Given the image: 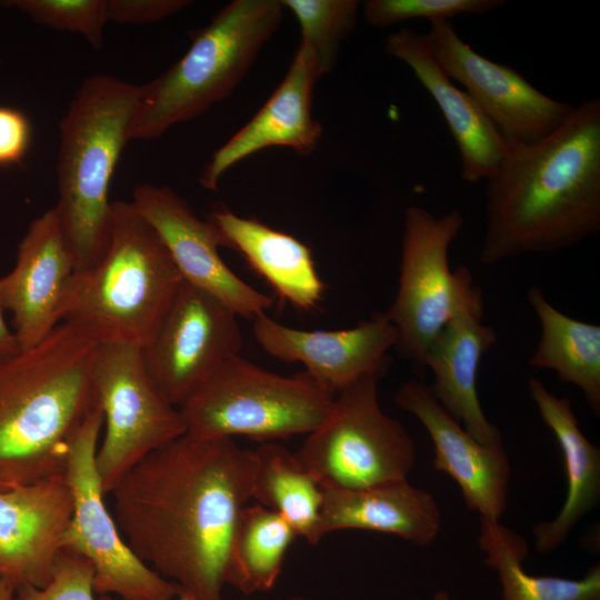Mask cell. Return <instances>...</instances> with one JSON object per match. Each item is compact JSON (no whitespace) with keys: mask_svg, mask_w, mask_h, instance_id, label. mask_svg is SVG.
Instances as JSON below:
<instances>
[{"mask_svg":"<svg viewBox=\"0 0 600 600\" xmlns=\"http://www.w3.org/2000/svg\"><path fill=\"white\" fill-rule=\"evenodd\" d=\"M506 4L504 0H367L366 21L386 28L411 19L429 22L449 20L461 14H484Z\"/></svg>","mask_w":600,"mask_h":600,"instance_id":"obj_31","label":"cell"},{"mask_svg":"<svg viewBox=\"0 0 600 600\" xmlns=\"http://www.w3.org/2000/svg\"><path fill=\"white\" fill-rule=\"evenodd\" d=\"M432 600H452V599L446 591L439 590L434 593Z\"/></svg>","mask_w":600,"mask_h":600,"instance_id":"obj_38","label":"cell"},{"mask_svg":"<svg viewBox=\"0 0 600 600\" xmlns=\"http://www.w3.org/2000/svg\"><path fill=\"white\" fill-rule=\"evenodd\" d=\"M242 347L238 316L212 294L182 281L143 363L163 396L180 408Z\"/></svg>","mask_w":600,"mask_h":600,"instance_id":"obj_12","label":"cell"},{"mask_svg":"<svg viewBox=\"0 0 600 600\" xmlns=\"http://www.w3.org/2000/svg\"><path fill=\"white\" fill-rule=\"evenodd\" d=\"M254 450L184 433L117 483L114 519L131 551L198 600H222L229 541L251 499Z\"/></svg>","mask_w":600,"mask_h":600,"instance_id":"obj_1","label":"cell"},{"mask_svg":"<svg viewBox=\"0 0 600 600\" xmlns=\"http://www.w3.org/2000/svg\"><path fill=\"white\" fill-rule=\"evenodd\" d=\"M102 426L103 416L96 403L70 441L64 477L73 510L63 550L89 561L96 594H116L122 600H172L181 589L131 551L104 502L96 466Z\"/></svg>","mask_w":600,"mask_h":600,"instance_id":"obj_10","label":"cell"},{"mask_svg":"<svg viewBox=\"0 0 600 600\" xmlns=\"http://www.w3.org/2000/svg\"><path fill=\"white\" fill-rule=\"evenodd\" d=\"M384 50L412 70L439 107L459 151L461 178L469 183L489 179L508 147L471 97L453 84L423 34L403 27L388 36Z\"/></svg>","mask_w":600,"mask_h":600,"instance_id":"obj_20","label":"cell"},{"mask_svg":"<svg viewBox=\"0 0 600 600\" xmlns=\"http://www.w3.org/2000/svg\"><path fill=\"white\" fill-rule=\"evenodd\" d=\"M20 347L12 329L4 320V311L0 304V360L19 353Z\"/></svg>","mask_w":600,"mask_h":600,"instance_id":"obj_35","label":"cell"},{"mask_svg":"<svg viewBox=\"0 0 600 600\" xmlns=\"http://www.w3.org/2000/svg\"><path fill=\"white\" fill-rule=\"evenodd\" d=\"M463 224L459 210L439 217L416 204L404 210L398 289L384 313L397 331L394 349L418 369L451 318L463 309L483 310L470 270L449 267V247Z\"/></svg>","mask_w":600,"mask_h":600,"instance_id":"obj_8","label":"cell"},{"mask_svg":"<svg viewBox=\"0 0 600 600\" xmlns=\"http://www.w3.org/2000/svg\"><path fill=\"white\" fill-rule=\"evenodd\" d=\"M281 0H233L194 32L187 52L139 86L130 140L159 138L228 98L279 28Z\"/></svg>","mask_w":600,"mask_h":600,"instance_id":"obj_6","label":"cell"},{"mask_svg":"<svg viewBox=\"0 0 600 600\" xmlns=\"http://www.w3.org/2000/svg\"><path fill=\"white\" fill-rule=\"evenodd\" d=\"M423 38L444 72L466 88L507 146L543 139L576 108L541 92L516 69L478 53L449 20L430 22Z\"/></svg>","mask_w":600,"mask_h":600,"instance_id":"obj_13","label":"cell"},{"mask_svg":"<svg viewBox=\"0 0 600 600\" xmlns=\"http://www.w3.org/2000/svg\"><path fill=\"white\" fill-rule=\"evenodd\" d=\"M111 232L99 262L73 271L59 321L102 344L147 347L183 281L163 241L132 202L111 203Z\"/></svg>","mask_w":600,"mask_h":600,"instance_id":"obj_4","label":"cell"},{"mask_svg":"<svg viewBox=\"0 0 600 600\" xmlns=\"http://www.w3.org/2000/svg\"><path fill=\"white\" fill-rule=\"evenodd\" d=\"M333 399L306 371L280 376L237 354L179 409L186 433L194 438L269 441L309 434L326 420Z\"/></svg>","mask_w":600,"mask_h":600,"instance_id":"obj_7","label":"cell"},{"mask_svg":"<svg viewBox=\"0 0 600 600\" xmlns=\"http://www.w3.org/2000/svg\"><path fill=\"white\" fill-rule=\"evenodd\" d=\"M93 570L89 561L62 550L49 583L42 588L22 586L13 600H96Z\"/></svg>","mask_w":600,"mask_h":600,"instance_id":"obj_32","label":"cell"},{"mask_svg":"<svg viewBox=\"0 0 600 600\" xmlns=\"http://www.w3.org/2000/svg\"><path fill=\"white\" fill-rule=\"evenodd\" d=\"M396 403L429 433L433 467L459 486L467 506L481 519L499 521L507 507L510 463L502 444L476 440L433 397L429 384L411 379L396 392Z\"/></svg>","mask_w":600,"mask_h":600,"instance_id":"obj_17","label":"cell"},{"mask_svg":"<svg viewBox=\"0 0 600 600\" xmlns=\"http://www.w3.org/2000/svg\"><path fill=\"white\" fill-rule=\"evenodd\" d=\"M486 180L484 264L574 247L600 231V100L550 134L507 146Z\"/></svg>","mask_w":600,"mask_h":600,"instance_id":"obj_2","label":"cell"},{"mask_svg":"<svg viewBox=\"0 0 600 600\" xmlns=\"http://www.w3.org/2000/svg\"><path fill=\"white\" fill-rule=\"evenodd\" d=\"M381 376L367 374L337 393L326 420L296 452L321 488L361 489L408 480L417 459L414 442L400 421L382 411Z\"/></svg>","mask_w":600,"mask_h":600,"instance_id":"obj_9","label":"cell"},{"mask_svg":"<svg viewBox=\"0 0 600 600\" xmlns=\"http://www.w3.org/2000/svg\"><path fill=\"white\" fill-rule=\"evenodd\" d=\"M252 320L253 337L268 354L302 363L304 371L333 396L367 374H383L388 352L397 342L396 328L384 312H374L341 330L296 329L266 312Z\"/></svg>","mask_w":600,"mask_h":600,"instance_id":"obj_15","label":"cell"},{"mask_svg":"<svg viewBox=\"0 0 600 600\" xmlns=\"http://www.w3.org/2000/svg\"><path fill=\"white\" fill-rule=\"evenodd\" d=\"M482 317V309H463L451 318L432 341L424 368L432 372L430 390L447 412L479 442L501 444V433L487 419L477 393L481 359L498 339Z\"/></svg>","mask_w":600,"mask_h":600,"instance_id":"obj_21","label":"cell"},{"mask_svg":"<svg viewBox=\"0 0 600 600\" xmlns=\"http://www.w3.org/2000/svg\"><path fill=\"white\" fill-rule=\"evenodd\" d=\"M528 389L542 421L553 432L562 452L567 477V496L558 516L532 527L538 552L559 547L574 524L600 497V450L579 428L569 398H558L537 378H530Z\"/></svg>","mask_w":600,"mask_h":600,"instance_id":"obj_24","label":"cell"},{"mask_svg":"<svg viewBox=\"0 0 600 600\" xmlns=\"http://www.w3.org/2000/svg\"><path fill=\"white\" fill-rule=\"evenodd\" d=\"M72 510L64 474L0 492V576L16 589L47 586Z\"/></svg>","mask_w":600,"mask_h":600,"instance_id":"obj_16","label":"cell"},{"mask_svg":"<svg viewBox=\"0 0 600 600\" xmlns=\"http://www.w3.org/2000/svg\"><path fill=\"white\" fill-rule=\"evenodd\" d=\"M479 547L498 574L503 600H600V567L580 579L532 576L522 567L526 541L499 521L481 519Z\"/></svg>","mask_w":600,"mask_h":600,"instance_id":"obj_28","label":"cell"},{"mask_svg":"<svg viewBox=\"0 0 600 600\" xmlns=\"http://www.w3.org/2000/svg\"><path fill=\"white\" fill-rule=\"evenodd\" d=\"M189 0H107L108 19L121 24H146L189 7Z\"/></svg>","mask_w":600,"mask_h":600,"instance_id":"obj_33","label":"cell"},{"mask_svg":"<svg viewBox=\"0 0 600 600\" xmlns=\"http://www.w3.org/2000/svg\"><path fill=\"white\" fill-rule=\"evenodd\" d=\"M251 498L278 513L309 544L321 534L323 490L303 467L296 452L267 442L254 450Z\"/></svg>","mask_w":600,"mask_h":600,"instance_id":"obj_26","label":"cell"},{"mask_svg":"<svg viewBox=\"0 0 600 600\" xmlns=\"http://www.w3.org/2000/svg\"><path fill=\"white\" fill-rule=\"evenodd\" d=\"M208 219L222 236L226 248L240 252L282 300L302 311L318 307L324 284L307 244L256 218L240 217L226 208L213 211Z\"/></svg>","mask_w":600,"mask_h":600,"instance_id":"obj_23","label":"cell"},{"mask_svg":"<svg viewBox=\"0 0 600 600\" xmlns=\"http://www.w3.org/2000/svg\"><path fill=\"white\" fill-rule=\"evenodd\" d=\"M97 600H116V599L112 598L111 596H100ZM172 600H198V599L194 598L193 596L189 594V593H186V592L181 591ZM287 600H308V599L302 598V597H292V598H288Z\"/></svg>","mask_w":600,"mask_h":600,"instance_id":"obj_37","label":"cell"},{"mask_svg":"<svg viewBox=\"0 0 600 600\" xmlns=\"http://www.w3.org/2000/svg\"><path fill=\"white\" fill-rule=\"evenodd\" d=\"M541 328L529 364L554 371L578 387L594 414L600 413V327L573 319L554 308L536 286L527 292Z\"/></svg>","mask_w":600,"mask_h":600,"instance_id":"obj_25","label":"cell"},{"mask_svg":"<svg viewBox=\"0 0 600 600\" xmlns=\"http://www.w3.org/2000/svg\"><path fill=\"white\" fill-rule=\"evenodd\" d=\"M298 21L301 39L314 53L324 74L337 60L342 41L357 22V0H281Z\"/></svg>","mask_w":600,"mask_h":600,"instance_id":"obj_29","label":"cell"},{"mask_svg":"<svg viewBox=\"0 0 600 600\" xmlns=\"http://www.w3.org/2000/svg\"><path fill=\"white\" fill-rule=\"evenodd\" d=\"M139 86L107 74L87 78L60 123L58 202L53 207L74 271L96 266L111 232V179L126 143Z\"/></svg>","mask_w":600,"mask_h":600,"instance_id":"obj_5","label":"cell"},{"mask_svg":"<svg viewBox=\"0 0 600 600\" xmlns=\"http://www.w3.org/2000/svg\"><path fill=\"white\" fill-rule=\"evenodd\" d=\"M131 201L163 241L183 281L228 306L238 317L253 319L273 303L239 278L222 260L226 243L213 223L197 216L189 203L167 186L138 184Z\"/></svg>","mask_w":600,"mask_h":600,"instance_id":"obj_14","label":"cell"},{"mask_svg":"<svg viewBox=\"0 0 600 600\" xmlns=\"http://www.w3.org/2000/svg\"><path fill=\"white\" fill-rule=\"evenodd\" d=\"M16 588L0 576V600H13Z\"/></svg>","mask_w":600,"mask_h":600,"instance_id":"obj_36","label":"cell"},{"mask_svg":"<svg viewBox=\"0 0 600 600\" xmlns=\"http://www.w3.org/2000/svg\"><path fill=\"white\" fill-rule=\"evenodd\" d=\"M321 534L362 529L396 534L418 546L437 538L441 516L429 491L408 480L361 488H322Z\"/></svg>","mask_w":600,"mask_h":600,"instance_id":"obj_22","label":"cell"},{"mask_svg":"<svg viewBox=\"0 0 600 600\" xmlns=\"http://www.w3.org/2000/svg\"><path fill=\"white\" fill-rule=\"evenodd\" d=\"M30 140L31 126L27 116L18 109L0 107V167L19 164Z\"/></svg>","mask_w":600,"mask_h":600,"instance_id":"obj_34","label":"cell"},{"mask_svg":"<svg viewBox=\"0 0 600 600\" xmlns=\"http://www.w3.org/2000/svg\"><path fill=\"white\" fill-rule=\"evenodd\" d=\"M91 383L104 426L96 466L108 496L132 467L183 436L186 426L180 409L151 379L139 348L99 346Z\"/></svg>","mask_w":600,"mask_h":600,"instance_id":"obj_11","label":"cell"},{"mask_svg":"<svg viewBox=\"0 0 600 600\" xmlns=\"http://www.w3.org/2000/svg\"><path fill=\"white\" fill-rule=\"evenodd\" d=\"M99 344L60 322L0 360V492L64 474L71 438L96 406Z\"/></svg>","mask_w":600,"mask_h":600,"instance_id":"obj_3","label":"cell"},{"mask_svg":"<svg viewBox=\"0 0 600 600\" xmlns=\"http://www.w3.org/2000/svg\"><path fill=\"white\" fill-rule=\"evenodd\" d=\"M296 537L291 526L278 513L261 504L246 506L229 541L226 584L244 594L272 589Z\"/></svg>","mask_w":600,"mask_h":600,"instance_id":"obj_27","label":"cell"},{"mask_svg":"<svg viewBox=\"0 0 600 600\" xmlns=\"http://www.w3.org/2000/svg\"><path fill=\"white\" fill-rule=\"evenodd\" d=\"M2 4L19 9L39 24L80 33L97 50L102 47L109 21L107 0H11Z\"/></svg>","mask_w":600,"mask_h":600,"instance_id":"obj_30","label":"cell"},{"mask_svg":"<svg viewBox=\"0 0 600 600\" xmlns=\"http://www.w3.org/2000/svg\"><path fill=\"white\" fill-rule=\"evenodd\" d=\"M74 271L54 208L36 218L21 239L13 269L0 278V304L12 316L20 350H28L60 323L63 288Z\"/></svg>","mask_w":600,"mask_h":600,"instance_id":"obj_19","label":"cell"},{"mask_svg":"<svg viewBox=\"0 0 600 600\" xmlns=\"http://www.w3.org/2000/svg\"><path fill=\"white\" fill-rule=\"evenodd\" d=\"M323 74L313 51L300 42L280 84L258 112L212 153L200 184L216 191L227 170L267 148L286 147L300 156L312 153L322 134L321 124L312 116V96Z\"/></svg>","mask_w":600,"mask_h":600,"instance_id":"obj_18","label":"cell"}]
</instances>
